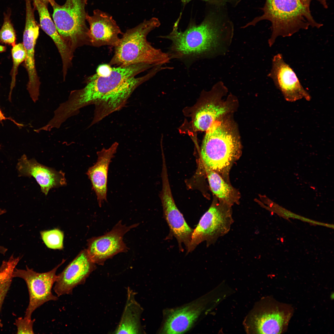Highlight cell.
Wrapping results in <instances>:
<instances>
[{"label": "cell", "instance_id": "cell-1", "mask_svg": "<svg viewBox=\"0 0 334 334\" xmlns=\"http://www.w3.org/2000/svg\"><path fill=\"white\" fill-rule=\"evenodd\" d=\"M182 15L181 12L169 34L158 36L171 41L167 52L170 60L188 66L199 60L225 54L232 42L234 27L219 9L210 12L199 24L191 20L183 31L178 28Z\"/></svg>", "mask_w": 334, "mask_h": 334}, {"label": "cell", "instance_id": "cell-2", "mask_svg": "<svg viewBox=\"0 0 334 334\" xmlns=\"http://www.w3.org/2000/svg\"><path fill=\"white\" fill-rule=\"evenodd\" d=\"M160 24L158 18L153 17L127 30L114 47L109 64L126 66L144 63L155 66L169 63L170 59L167 53L155 48L147 40L148 34Z\"/></svg>", "mask_w": 334, "mask_h": 334}, {"label": "cell", "instance_id": "cell-3", "mask_svg": "<svg viewBox=\"0 0 334 334\" xmlns=\"http://www.w3.org/2000/svg\"><path fill=\"white\" fill-rule=\"evenodd\" d=\"M261 9L263 12L262 15L255 18L242 28L255 26L262 20L269 21L272 31L268 40L270 47L279 36H290L301 29H307L310 25L318 28L323 25L315 21L310 9L299 0H266Z\"/></svg>", "mask_w": 334, "mask_h": 334}, {"label": "cell", "instance_id": "cell-4", "mask_svg": "<svg viewBox=\"0 0 334 334\" xmlns=\"http://www.w3.org/2000/svg\"><path fill=\"white\" fill-rule=\"evenodd\" d=\"M153 66L138 64L112 67L111 73L107 76H100L96 73L89 78L85 87L71 92L67 99L62 103V109L70 116L76 115L81 108L95 105L129 79Z\"/></svg>", "mask_w": 334, "mask_h": 334}, {"label": "cell", "instance_id": "cell-5", "mask_svg": "<svg viewBox=\"0 0 334 334\" xmlns=\"http://www.w3.org/2000/svg\"><path fill=\"white\" fill-rule=\"evenodd\" d=\"M206 131L201 149L204 166L217 173H226L240 156L239 139L228 124L219 119Z\"/></svg>", "mask_w": 334, "mask_h": 334}, {"label": "cell", "instance_id": "cell-6", "mask_svg": "<svg viewBox=\"0 0 334 334\" xmlns=\"http://www.w3.org/2000/svg\"><path fill=\"white\" fill-rule=\"evenodd\" d=\"M49 2L53 8V18L57 30L71 50L79 41L90 44L84 0H66L62 5L54 0Z\"/></svg>", "mask_w": 334, "mask_h": 334}, {"label": "cell", "instance_id": "cell-7", "mask_svg": "<svg viewBox=\"0 0 334 334\" xmlns=\"http://www.w3.org/2000/svg\"><path fill=\"white\" fill-rule=\"evenodd\" d=\"M230 207L223 203L212 204L193 229L187 253L203 242L208 247L228 233L233 222Z\"/></svg>", "mask_w": 334, "mask_h": 334}, {"label": "cell", "instance_id": "cell-8", "mask_svg": "<svg viewBox=\"0 0 334 334\" xmlns=\"http://www.w3.org/2000/svg\"><path fill=\"white\" fill-rule=\"evenodd\" d=\"M65 261L63 260L53 269L45 272H36L27 266L25 269L15 268L13 277L23 279L28 291L29 302L25 317L31 319L32 313L37 308L47 302L58 300V297L52 293V289L57 278L56 272Z\"/></svg>", "mask_w": 334, "mask_h": 334}, {"label": "cell", "instance_id": "cell-9", "mask_svg": "<svg viewBox=\"0 0 334 334\" xmlns=\"http://www.w3.org/2000/svg\"><path fill=\"white\" fill-rule=\"evenodd\" d=\"M138 225L135 224L127 226L120 221L105 234L89 239L86 250L92 261L96 264L103 265L107 260L115 255L127 252L128 248L123 241V237Z\"/></svg>", "mask_w": 334, "mask_h": 334}, {"label": "cell", "instance_id": "cell-10", "mask_svg": "<svg viewBox=\"0 0 334 334\" xmlns=\"http://www.w3.org/2000/svg\"><path fill=\"white\" fill-rule=\"evenodd\" d=\"M159 71L157 68L153 67L143 76L131 78L116 90L99 101L95 105L94 116L89 127L113 113L122 109L135 89L142 84L152 78Z\"/></svg>", "mask_w": 334, "mask_h": 334}, {"label": "cell", "instance_id": "cell-11", "mask_svg": "<svg viewBox=\"0 0 334 334\" xmlns=\"http://www.w3.org/2000/svg\"><path fill=\"white\" fill-rule=\"evenodd\" d=\"M163 169L161 199L163 216L169 228L170 235L176 239L180 250L182 251V244L184 243L186 249L190 244L193 229L188 225L178 208L172 196L166 169Z\"/></svg>", "mask_w": 334, "mask_h": 334}, {"label": "cell", "instance_id": "cell-12", "mask_svg": "<svg viewBox=\"0 0 334 334\" xmlns=\"http://www.w3.org/2000/svg\"><path fill=\"white\" fill-rule=\"evenodd\" d=\"M86 250H82L60 273L57 275L53 289L59 297L72 294L73 289L83 285L96 268Z\"/></svg>", "mask_w": 334, "mask_h": 334}, {"label": "cell", "instance_id": "cell-13", "mask_svg": "<svg viewBox=\"0 0 334 334\" xmlns=\"http://www.w3.org/2000/svg\"><path fill=\"white\" fill-rule=\"evenodd\" d=\"M35 9L31 5L26 7V18L23 44L26 53L24 63L29 80L27 90L33 101L36 102L40 95V83L36 70L35 48L39 35V27L35 19Z\"/></svg>", "mask_w": 334, "mask_h": 334}, {"label": "cell", "instance_id": "cell-14", "mask_svg": "<svg viewBox=\"0 0 334 334\" xmlns=\"http://www.w3.org/2000/svg\"><path fill=\"white\" fill-rule=\"evenodd\" d=\"M272 63L268 76L272 79L287 101L293 102L303 98L310 100V94L302 85L293 69L284 61L281 54L274 56Z\"/></svg>", "mask_w": 334, "mask_h": 334}, {"label": "cell", "instance_id": "cell-15", "mask_svg": "<svg viewBox=\"0 0 334 334\" xmlns=\"http://www.w3.org/2000/svg\"><path fill=\"white\" fill-rule=\"evenodd\" d=\"M16 168L19 177H33L46 195L52 188L66 185L65 174L38 163L34 158L28 159L25 154L18 159Z\"/></svg>", "mask_w": 334, "mask_h": 334}, {"label": "cell", "instance_id": "cell-16", "mask_svg": "<svg viewBox=\"0 0 334 334\" xmlns=\"http://www.w3.org/2000/svg\"><path fill=\"white\" fill-rule=\"evenodd\" d=\"M86 20L90 28L88 32L90 44L97 47L104 45L116 46L122 34L111 16L98 9L94 10L92 16L87 13Z\"/></svg>", "mask_w": 334, "mask_h": 334}, {"label": "cell", "instance_id": "cell-17", "mask_svg": "<svg viewBox=\"0 0 334 334\" xmlns=\"http://www.w3.org/2000/svg\"><path fill=\"white\" fill-rule=\"evenodd\" d=\"M118 143L115 142L108 148L97 152L96 163L89 168L86 174L90 180L100 207L107 201V179L109 166L116 152Z\"/></svg>", "mask_w": 334, "mask_h": 334}, {"label": "cell", "instance_id": "cell-18", "mask_svg": "<svg viewBox=\"0 0 334 334\" xmlns=\"http://www.w3.org/2000/svg\"><path fill=\"white\" fill-rule=\"evenodd\" d=\"M203 307V303L197 301L169 310L161 332L163 333L174 334L187 331L198 319Z\"/></svg>", "mask_w": 334, "mask_h": 334}, {"label": "cell", "instance_id": "cell-19", "mask_svg": "<svg viewBox=\"0 0 334 334\" xmlns=\"http://www.w3.org/2000/svg\"><path fill=\"white\" fill-rule=\"evenodd\" d=\"M126 290L125 307L119 322L112 333H144L141 322L143 308L135 299L136 293L129 287Z\"/></svg>", "mask_w": 334, "mask_h": 334}, {"label": "cell", "instance_id": "cell-20", "mask_svg": "<svg viewBox=\"0 0 334 334\" xmlns=\"http://www.w3.org/2000/svg\"><path fill=\"white\" fill-rule=\"evenodd\" d=\"M250 319V326L260 334L280 333L286 319L284 313L278 310L256 312Z\"/></svg>", "mask_w": 334, "mask_h": 334}, {"label": "cell", "instance_id": "cell-21", "mask_svg": "<svg viewBox=\"0 0 334 334\" xmlns=\"http://www.w3.org/2000/svg\"><path fill=\"white\" fill-rule=\"evenodd\" d=\"M225 105L211 102L200 107L195 114L194 126L197 131H206L228 110Z\"/></svg>", "mask_w": 334, "mask_h": 334}, {"label": "cell", "instance_id": "cell-22", "mask_svg": "<svg viewBox=\"0 0 334 334\" xmlns=\"http://www.w3.org/2000/svg\"><path fill=\"white\" fill-rule=\"evenodd\" d=\"M205 167L212 191L222 203L231 207L236 201L233 189L217 173Z\"/></svg>", "mask_w": 334, "mask_h": 334}, {"label": "cell", "instance_id": "cell-23", "mask_svg": "<svg viewBox=\"0 0 334 334\" xmlns=\"http://www.w3.org/2000/svg\"><path fill=\"white\" fill-rule=\"evenodd\" d=\"M21 258L12 255L7 261H3L0 267V311L11 285L13 272ZM2 324L0 319V327Z\"/></svg>", "mask_w": 334, "mask_h": 334}, {"label": "cell", "instance_id": "cell-24", "mask_svg": "<svg viewBox=\"0 0 334 334\" xmlns=\"http://www.w3.org/2000/svg\"><path fill=\"white\" fill-rule=\"evenodd\" d=\"M32 1L34 8L37 10L39 14L41 28L54 42L58 41L61 38V36L54 21L50 16L47 6L40 0Z\"/></svg>", "mask_w": 334, "mask_h": 334}, {"label": "cell", "instance_id": "cell-25", "mask_svg": "<svg viewBox=\"0 0 334 334\" xmlns=\"http://www.w3.org/2000/svg\"><path fill=\"white\" fill-rule=\"evenodd\" d=\"M11 13L9 8L4 13L3 22L0 29V43L13 47L15 44L16 35L11 19Z\"/></svg>", "mask_w": 334, "mask_h": 334}, {"label": "cell", "instance_id": "cell-26", "mask_svg": "<svg viewBox=\"0 0 334 334\" xmlns=\"http://www.w3.org/2000/svg\"><path fill=\"white\" fill-rule=\"evenodd\" d=\"M42 239L46 246L53 249H62L63 248L64 234L58 229L44 231L41 232Z\"/></svg>", "mask_w": 334, "mask_h": 334}, {"label": "cell", "instance_id": "cell-27", "mask_svg": "<svg viewBox=\"0 0 334 334\" xmlns=\"http://www.w3.org/2000/svg\"><path fill=\"white\" fill-rule=\"evenodd\" d=\"M11 54L13 65L11 72L12 81L11 92L15 85V76L17 74L18 67L21 63L25 60L26 58V51L23 43L15 44L13 46L11 49Z\"/></svg>", "mask_w": 334, "mask_h": 334}, {"label": "cell", "instance_id": "cell-28", "mask_svg": "<svg viewBox=\"0 0 334 334\" xmlns=\"http://www.w3.org/2000/svg\"><path fill=\"white\" fill-rule=\"evenodd\" d=\"M264 203L268 205V207L265 206V208L271 211L275 212L283 217L294 218L304 221L305 220V218L291 212L273 202L268 198H267L265 200Z\"/></svg>", "mask_w": 334, "mask_h": 334}, {"label": "cell", "instance_id": "cell-29", "mask_svg": "<svg viewBox=\"0 0 334 334\" xmlns=\"http://www.w3.org/2000/svg\"><path fill=\"white\" fill-rule=\"evenodd\" d=\"M35 319H28L24 317L17 319L15 324L17 334H34L33 327Z\"/></svg>", "mask_w": 334, "mask_h": 334}, {"label": "cell", "instance_id": "cell-30", "mask_svg": "<svg viewBox=\"0 0 334 334\" xmlns=\"http://www.w3.org/2000/svg\"><path fill=\"white\" fill-rule=\"evenodd\" d=\"M184 6L193 0H180ZM206 2L216 6H222L226 4H232L235 0H200Z\"/></svg>", "mask_w": 334, "mask_h": 334}, {"label": "cell", "instance_id": "cell-31", "mask_svg": "<svg viewBox=\"0 0 334 334\" xmlns=\"http://www.w3.org/2000/svg\"><path fill=\"white\" fill-rule=\"evenodd\" d=\"M112 69V67L109 64L101 65L97 67L96 74L100 76H107L111 73Z\"/></svg>", "mask_w": 334, "mask_h": 334}, {"label": "cell", "instance_id": "cell-32", "mask_svg": "<svg viewBox=\"0 0 334 334\" xmlns=\"http://www.w3.org/2000/svg\"><path fill=\"white\" fill-rule=\"evenodd\" d=\"M302 4L308 8L310 9V6L311 1L313 0H299ZM319 2L323 6L324 8L327 9L328 8L327 3V0H316Z\"/></svg>", "mask_w": 334, "mask_h": 334}, {"label": "cell", "instance_id": "cell-33", "mask_svg": "<svg viewBox=\"0 0 334 334\" xmlns=\"http://www.w3.org/2000/svg\"><path fill=\"white\" fill-rule=\"evenodd\" d=\"M7 250V249L5 247L0 245V254L5 255Z\"/></svg>", "mask_w": 334, "mask_h": 334}, {"label": "cell", "instance_id": "cell-34", "mask_svg": "<svg viewBox=\"0 0 334 334\" xmlns=\"http://www.w3.org/2000/svg\"><path fill=\"white\" fill-rule=\"evenodd\" d=\"M45 5L47 6H48L49 3V0H40Z\"/></svg>", "mask_w": 334, "mask_h": 334}, {"label": "cell", "instance_id": "cell-35", "mask_svg": "<svg viewBox=\"0 0 334 334\" xmlns=\"http://www.w3.org/2000/svg\"><path fill=\"white\" fill-rule=\"evenodd\" d=\"M5 119V118L4 116L0 109V121Z\"/></svg>", "mask_w": 334, "mask_h": 334}, {"label": "cell", "instance_id": "cell-36", "mask_svg": "<svg viewBox=\"0 0 334 334\" xmlns=\"http://www.w3.org/2000/svg\"><path fill=\"white\" fill-rule=\"evenodd\" d=\"M6 212V211L5 209L0 208V215L3 214Z\"/></svg>", "mask_w": 334, "mask_h": 334}, {"label": "cell", "instance_id": "cell-37", "mask_svg": "<svg viewBox=\"0 0 334 334\" xmlns=\"http://www.w3.org/2000/svg\"><path fill=\"white\" fill-rule=\"evenodd\" d=\"M5 49L4 47L0 45V52H2Z\"/></svg>", "mask_w": 334, "mask_h": 334}, {"label": "cell", "instance_id": "cell-38", "mask_svg": "<svg viewBox=\"0 0 334 334\" xmlns=\"http://www.w3.org/2000/svg\"><path fill=\"white\" fill-rule=\"evenodd\" d=\"M86 4H87V3L88 0H84Z\"/></svg>", "mask_w": 334, "mask_h": 334}]
</instances>
